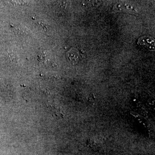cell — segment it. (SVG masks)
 Wrapping results in <instances>:
<instances>
[{
	"label": "cell",
	"instance_id": "obj_2",
	"mask_svg": "<svg viewBox=\"0 0 155 155\" xmlns=\"http://www.w3.org/2000/svg\"><path fill=\"white\" fill-rule=\"evenodd\" d=\"M68 54V59L71 61V62L74 63L77 62L78 60L79 55L77 51L72 50L69 51Z\"/></svg>",
	"mask_w": 155,
	"mask_h": 155
},
{
	"label": "cell",
	"instance_id": "obj_1",
	"mask_svg": "<svg viewBox=\"0 0 155 155\" xmlns=\"http://www.w3.org/2000/svg\"><path fill=\"white\" fill-rule=\"evenodd\" d=\"M138 44L147 49H154L155 42L153 39L148 37H142L139 38Z\"/></svg>",
	"mask_w": 155,
	"mask_h": 155
}]
</instances>
